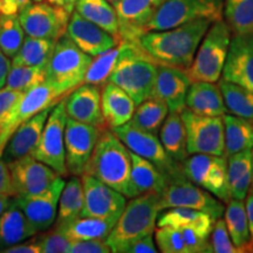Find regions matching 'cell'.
Listing matches in <instances>:
<instances>
[{
	"label": "cell",
	"instance_id": "603a6c76",
	"mask_svg": "<svg viewBox=\"0 0 253 253\" xmlns=\"http://www.w3.org/2000/svg\"><path fill=\"white\" fill-rule=\"evenodd\" d=\"M52 108L53 106H50L48 108L41 110L37 115L32 116L31 119L18 126L17 130L9 137L1 154V158L6 164L33 154L34 149L39 143L41 134H42Z\"/></svg>",
	"mask_w": 253,
	"mask_h": 253
},
{
	"label": "cell",
	"instance_id": "ee69618b",
	"mask_svg": "<svg viewBox=\"0 0 253 253\" xmlns=\"http://www.w3.org/2000/svg\"><path fill=\"white\" fill-rule=\"evenodd\" d=\"M34 237L39 243L41 253H69L72 240L56 227L42 231L41 235Z\"/></svg>",
	"mask_w": 253,
	"mask_h": 253
},
{
	"label": "cell",
	"instance_id": "4316f807",
	"mask_svg": "<svg viewBox=\"0 0 253 253\" xmlns=\"http://www.w3.org/2000/svg\"><path fill=\"white\" fill-rule=\"evenodd\" d=\"M185 106V108L199 115L223 116L226 114L223 94L216 82H191L186 94Z\"/></svg>",
	"mask_w": 253,
	"mask_h": 253
},
{
	"label": "cell",
	"instance_id": "7c38bea8",
	"mask_svg": "<svg viewBox=\"0 0 253 253\" xmlns=\"http://www.w3.org/2000/svg\"><path fill=\"white\" fill-rule=\"evenodd\" d=\"M66 102L61 100L50 110L40 141L32 156L52 168L60 176L67 175L65 153V129L67 123Z\"/></svg>",
	"mask_w": 253,
	"mask_h": 253
},
{
	"label": "cell",
	"instance_id": "d4e9b609",
	"mask_svg": "<svg viewBox=\"0 0 253 253\" xmlns=\"http://www.w3.org/2000/svg\"><path fill=\"white\" fill-rule=\"evenodd\" d=\"M101 109L107 128L113 129L130 121L136 109L134 100L113 82H106L101 91Z\"/></svg>",
	"mask_w": 253,
	"mask_h": 253
},
{
	"label": "cell",
	"instance_id": "30bf717a",
	"mask_svg": "<svg viewBox=\"0 0 253 253\" xmlns=\"http://www.w3.org/2000/svg\"><path fill=\"white\" fill-rule=\"evenodd\" d=\"M112 131L131 153L155 164L158 170L168 177L169 181L183 173L179 164L172 161L167 154L157 135L138 128L130 121L123 126L113 128Z\"/></svg>",
	"mask_w": 253,
	"mask_h": 253
},
{
	"label": "cell",
	"instance_id": "44dd1931",
	"mask_svg": "<svg viewBox=\"0 0 253 253\" xmlns=\"http://www.w3.org/2000/svg\"><path fill=\"white\" fill-rule=\"evenodd\" d=\"M66 34L82 52L93 58L107 52L120 42L115 37L87 20L77 11L71 14Z\"/></svg>",
	"mask_w": 253,
	"mask_h": 253
},
{
	"label": "cell",
	"instance_id": "d590c367",
	"mask_svg": "<svg viewBox=\"0 0 253 253\" xmlns=\"http://www.w3.org/2000/svg\"><path fill=\"white\" fill-rule=\"evenodd\" d=\"M84 209V185L81 177L73 176L66 182L60 195L54 226L60 227L81 217Z\"/></svg>",
	"mask_w": 253,
	"mask_h": 253
},
{
	"label": "cell",
	"instance_id": "db71d44e",
	"mask_svg": "<svg viewBox=\"0 0 253 253\" xmlns=\"http://www.w3.org/2000/svg\"><path fill=\"white\" fill-rule=\"evenodd\" d=\"M1 253H41V248L37 242L36 237H31L30 239L18 243L11 248L6 249Z\"/></svg>",
	"mask_w": 253,
	"mask_h": 253
},
{
	"label": "cell",
	"instance_id": "2e32d148",
	"mask_svg": "<svg viewBox=\"0 0 253 253\" xmlns=\"http://www.w3.org/2000/svg\"><path fill=\"white\" fill-rule=\"evenodd\" d=\"M84 209L81 217L119 219L126 205V197L95 177L82 173Z\"/></svg>",
	"mask_w": 253,
	"mask_h": 253
},
{
	"label": "cell",
	"instance_id": "f35d334b",
	"mask_svg": "<svg viewBox=\"0 0 253 253\" xmlns=\"http://www.w3.org/2000/svg\"><path fill=\"white\" fill-rule=\"evenodd\" d=\"M218 86L223 94L226 113L253 122V91L223 79Z\"/></svg>",
	"mask_w": 253,
	"mask_h": 253
},
{
	"label": "cell",
	"instance_id": "9f6ffc18",
	"mask_svg": "<svg viewBox=\"0 0 253 253\" xmlns=\"http://www.w3.org/2000/svg\"><path fill=\"white\" fill-rule=\"evenodd\" d=\"M12 68V60H9L7 55L0 48V89L5 87L7 80L8 73Z\"/></svg>",
	"mask_w": 253,
	"mask_h": 253
},
{
	"label": "cell",
	"instance_id": "cb8c5ba5",
	"mask_svg": "<svg viewBox=\"0 0 253 253\" xmlns=\"http://www.w3.org/2000/svg\"><path fill=\"white\" fill-rule=\"evenodd\" d=\"M191 84L185 71L170 66L158 65L156 81L151 96L163 100L169 112L181 113L185 108V99Z\"/></svg>",
	"mask_w": 253,
	"mask_h": 253
},
{
	"label": "cell",
	"instance_id": "4dcf8cb0",
	"mask_svg": "<svg viewBox=\"0 0 253 253\" xmlns=\"http://www.w3.org/2000/svg\"><path fill=\"white\" fill-rule=\"evenodd\" d=\"M75 11L87 20L97 25L116 39L120 38V24L116 9L108 0H78Z\"/></svg>",
	"mask_w": 253,
	"mask_h": 253
},
{
	"label": "cell",
	"instance_id": "1f68e13d",
	"mask_svg": "<svg viewBox=\"0 0 253 253\" xmlns=\"http://www.w3.org/2000/svg\"><path fill=\"white\" fill-rule=\"evenodd\" d=\"M225 157L253 149V122L232 114H224Z\"/></svg>",
	"mask_w": 253,
	"mask_h": 253
},
{
	"label": "cell",
	"instance_id": "60d3db41",
	"mask_svg": "<svg viewBox=\"0 0 253 253\" xmlns=\"http://www.w3.org/2000/svg\"><path fill=\"white\" fill-rule=\"evenodd\" d=\"M46 79L47 69L42 66H12L5 87L26 93L43 84Z\"/></svg>",
	"mask_w": 253,
	"mask_h": 253
},
{
	"label": "cell",
	"instance_id": "b9f144b4",
	"mask_svg": "<svg viewBox=\"0 0 253 253\" xmlns=\"http://www.w3.org/2000/svg\"><path fill=\"white\" fill-rule=\"evenodd\" d=\"M25 39V31L18 14H0V48L8 58H13Z\"/></svg>",
	"mask_w": 253,
	"mask_h": 253
},
{
	"label": "cell",
	"instance_id": "680465c9",
	"mask_svg": "<svg viewBox=\"0 0 253 253\" xmlns=\"http://www.w3.org/2000/svg\"><path fill=\"white\" fill-rule=\"evenodd\" d=\"M48 2L52 5H55V6H59V7L65 8L66 11L69 12V13H73L78 0H48Z\"/></svg>",
	"mask_w": 253,
	"mask_h": 253
},
{
	"label": "cell",
	"instance_id": "7a4b0ae2",
	"mask_svg": "<svg viewBox=\"0 0 253 253\" xmlns=\"http://www.w3.org/2000/svg\"><path fill=\"white\" fill-rule=\"evenodd\" d=\"M84 173L95 177L126 198L137 196L131 181L130 150L112 129L104 128L101 130Z\"/></svg>",
	"mask_w": 253,
	"mask_h": 253
},
{
	"label": "cell",
	"instance_id": "484cf974",
	"mask_svg": "<svg viewBox=\"0 0 253 253\" xmlns=\"http://www.w3.org/2000/svg\"><path fill=\"white\" fill-rule=\"evenodd\" d=\"M37 233L36 227L12 198L8 207L0 214V252L30 239Z\"/></svg>",
	"mask_w": 253,
	"mask_h": 253
},
{
	"label": "cell",
	"instance_id": "91938a15",
	"mask_svg": "<svg viewBox=\"0 0 253 253\" xmlns=\"http://www.w3.org/2000/svg\"><path fill=\"white\" fill-rule=\"evenodd\" d=\"M12 197L8 195H0V214L4 212V210L11 203Z\"/></svg>",
	"mask_w": 253,
	"mask_h": 253
},
{
	"label": "cell",
	"instance_id": "7dc6e473",
	"mask_svg": "<svg viewBox=\"0 0 253 253\" xmlns=\"http://www.w3.org/2000/svg\"><path fill=\"white\" fill-rule=\"evenodd\" d=\"M181 232L184 239L188 253H210L212 252L210 239L199 233L192 226L181 227Z\"/></svg>",
	"mask_w": 253,
	"mask_h": 253
},
{
	"label": "cell",
	"instance_id": "d6986e66",
	"mask_svg": "<svg viewBox=\"0 0 253 253\" xmlns=\"http://www.w3.org/2000/svg\"><path fill=\"white\" fill-rule=\"evenodd\" d=\"M221 79L253 91V33L232 34Z\"/></svg>",
	"mask_w": 253,
	"mask_h": 253
},
{
	"label": "cell",
	"instance_id": "83f0119b",
	"mask_svg": "<svg viewBox=\"0 0 253 253\" xmlns=\"http://www.w3.org/2000/svg\"><path fill=\"white\" fill-rule=\"evenodd\" d=\"M216 219L210 214L188 208H169L162 210L158 214L156 226L175 227L181 229L184 226H192L207 238H210Z\"/></svg>",
	"mask_w": 253,
	"mask_h": 253
},
{
	"label": "cell",
	"instance_id": "5b68a950",
	"mask_svg": "<svg viewBox=\"0 0 253 253\" xmlns=\"http://www.w3.org/2000/svg\"><path fill=\"white\" fill-rule=\"evenodd\" d=\"M158 65L132 42L110 74L109 80L122 88L138 106L153 95Z\"/></svg>",
	"mask_w": 253,
	"mask_h": 253
},
{
	"label": "cell",
	"instance_id": "9c48e42d",
	"mask_svg": "<svg viewBox=\"0 0 253 253\" xmlns=\"http://www.w3.org/2000/svg\"><path fill=\"white\" fill-rule=\"evenodd\" d=\"M186 178L216 196L223 203L230 201L227 160L209 154L189 155L179 164Z\"/></svg>",
	"mask_w": 253,
	"mask_h": 253
},
{
	"label": "cell",
	"instance_id": "3957f363",
	"mask_svg": "<svg viewBox=\"0 0 253 253\" xmlns=\"http://www.w3.org/2000/svg\"><path fill=\"white\" fill-rule=\"evenodd\" d=\"M161 196L143 194L130 198L125 210L106 238V243L114 253H123L134 240L153 233L156 229L158 214L162 212Z\"/></svg>",
	"mask_w": 253,
	"mask_h": 253
},
{
	"label": "cell",
	"instance_id": "277c9868",
	"mask_svg": "<svg viewBox=\"0 0 253 253\" xmlns=\"http://www.w3.org/2000/svg\"><path fill=\"white\" fill-rule=\"evenodd\" d=\"M232 38L229 25L224 19L211 24L201 43L186 74L191 82H218L223 74Z\"/></svg>",
	"mask_w": 253,
	"mask_h": 253
},
{
	"label": "cell",
	"instance_id": "f546056e",
	"mask_svg": "<svg viewBox=\"0 0 253 253\" xmlns=\"http://www.w3.org/2000/svg\"><path fill=\"white\" fill-rule=\"evenodd\" d=\"M160 141L172 161L181 164L189 156L186 131L181 113L169 112L160 130Z\"/></svg>",
	"mask_w": 253,
	"mask_h": 253
},
{
	"label": "cell",
	"instance_id": "f907efd6",
	"mask_svg": "<svg viewBox=\"0 0 253 253\" xmlns=\"http://www.w3.org/2000/svg\"><path fill=\"white\" fill-rule=\"evenodd\" d=\"M158 252L153 233L134 240L125 249L123 253H156Z\"/></svg>",
	"mask_w": 253,
	"mask_h": 253
},
{
	"label": "cell",
	"instance_id": "681fc988",
	"mask_svg": "<svg viewBox=\"0 0 253 253\" xmlns=\"http://www.w3.org/2000/svg\"><path fill=\"white\" fill-rule=\"evenodd\" d=\"M24 94L25 93H23V91L9 89L7 87L0 89V126L4 123L5 119L7 118L12 108L23 97Z\"/></svg>",
	"mask_w": 253,
	"mask_h": 253
},
{
	"label": "cell",
	"instance_id": "9a60e30c",
	"mask_svg": "<svg viewBox=\"0 0 253 253\" xmlns=\"http://www.w3.org/2000/svg\"><path fill=\"white\" fill-rule=\"evenodd\" d=\"M101 129L87 123L78 122L67 118L65 129L66 166L73 176H81L84 172Z\"/></svg>",
	"mask_w": 253,
	"mask_h": 253
},
{
	"label": "cell",
	"instance_id": "94428289",
	"mask_svg": "<svg viewBox=\"0 0 253 253\" xmlns=\"http://www.w3.org/2000/svg\"><path fill=\"white\" fill-rule=\"evenodd\" d=\"M251 189H253V149H252V186Z\"/></svg>",
	"mask_w": 253,
	"mask_h": 253
},
{
	"label": "cell",
	"instance_id": "836d02e7",
	"mask_svg": "<svg viewBox=\"0 0 253 253\" xmlns=\"http://www.w3.org/2000/svg\"><path fill=\"white\" fill-rule=\"evenodd\" d=\"M118 219L114 218H95V217H79L78 219L56 227L65 233L71 240H106Z\"/></svg>",
	"mask_w": 253,
	"mask_h": 253
},
{
	"label": "cell",
	"instance_id": "7bdbcfd3",
	"mask_svg": "<svg viewBox=\"0 0 253 253\" xmlns=\"http://www.w3.org/2000/svg\"><path fill=\"white\" fill-rule=\"evenodd\" d=\"M155 243L163 253H188L179 229L163 226L155 229Z\"/></svg>",
	"mask_w": 253,
	"mask_h": 253
},
{
	"label": "cell",
	"instance_id": "c3c4849f",
	"mask_svg": "<svg viewBox=\"0 0 253 253\" xmlns=\"http://www.w3.org/2000/svg\"><path fill=\"white\" fill-rule=\"evenodd\" d=\"M112 250L103 239L72 240L69 253H110Z\"/></svg>",
	"mask_w": 253,
	"mask_h": 253
},
{
	"label": "cell",
	"instance_id": "bcb514c9",
	"mask_svg": "<svg viewBox=\"0 0 253 253\" xmlns=\"http://www.w3.org/2000/svg\"><path fill=\"white\" fill-rule=\"evenodd\" d=\"M252 169V150H245L242 153L231 155L227 157V182L232 186L238 179Z\"/></svg>",
	"mask_w": 253,
	"mask_h": 253
},
{
	"label": "cell",
	"instance_id": "ac0fdd59",
	"mask_svg": "<svg viewBox=\"0 0 253 253\" xmlns=\"http://www.w3.org/2000/svg\"><path fill=\"white\" fill-rule=\"evenodd\" d=\"M65 179L58 176L47 190L34 196H14L13 201L24 211L38 232H42L54 225L60 195L65 188Z\"/></svg>",
	"mask_w": 253,
	"mask_h": 253
},
{
	"label": "cell",
	"instance_id": "be15d7a7",
	"mask_svg": "<svg viewBox=\"0 0 253 253\" xmlns=\"http://www.w3.org/2000/svg\"><path fill=\"white\" fill-rule=\"evenodd\" d=\"M34 1H42V0H34Z\"/></svg>",
	"mask_w": 253,
	"mask_h": 253
},
{
	"label": "cell",
	"instance_id": "7402d4cb",
	"mask_svg": "<svg viewBox=\"0 0 253 253\" xmlns=\"http://www.w3.org/2000/svg\"><path fill=\"white\" fill-rule=\"evenodd\" d=\"M66 113L69 119L95 126L101 130L107 128L101 109V90L90 84H80L66 97Z\"/></svg>",
	"mask_w": 253,
	"mask_h": 253
},
{
	"label": "cell",
	"instance_id": "6da1fadb",
	"mask_svg": "<svg viewBox=\"0 0 253 253\" xmlns=\"http://www.w3.org/2000/svg\"><path fill=\"white\" fill-rule=\"evenodd\" d=\"M212 21L198 19L163 31H149L135 41L157 65L186 71Z\"/></svg>",
	"mask_w": 253,
	"mask_h": 253
},
{
	"label": "cell",
	"instance_id": "f5cc1de1",
	"mask_svg": "<svg viewBox=\"0 0 253 253\" xmlns=\"http://www.w3.org/2000/svg\"><path fill=\"white\" fill-rule=\"evenodd\" d=\"M0 195H8L14 197L11 173H9L7 164L1 157H0Z\"/></svg>",
	"mask_w": 253,
	"mask_h": 253
},
{
	"label": "cell",
	"instance_id": "6125c7cd",
	"mask_svg": "<svg viewBox=\"0 0 253 253\" xmlns=\"http://www.w3.org/2000/svg\"><path fill=\"white\" fill-rule=\"evenodd\" d=\"M108 1L110 2V4H115V2H118V1H120V0H108Z\"/></svg>",
	"mask_w": 253,
	"mask_h": 253
},
{
	"label": "cell",
	"instance_id": "4fadbf2b",
	"mask_svg": "<svg viewBox=\"0 0 253 253\" xmlns=\"http://www.w3.org/2000/svg\"><path fill=\"white\" fill-rule=\"evenodd\" d=\"M71 14L65 8L49 2L36 1L18 14L25 34L56 41L66 33Z\"/></svg>",
	"mask_w": 253,
	"mask_h": 253
},
{
	"label": "cell",
	"instance_id": "f6af8a7d",
	"mask_svg": "<svg viewBox=\"0 0 253 253\" xmlns=\"http://www.w3.org/2000/svg\"><path fill=\"white\" fill-rule=\"evenodd\" d=\"M210 242L214 253H243L242 250L233 244L227 231L225 219L221 217L214 221Z\"/></svg>",
	"mask_w": 253,
	"mask_h": 253
},
{
	"label": "cell",
	"instance_id": "8fae6325",
	"mask_svg": "<svg viewBox=\"0 0 253 253\" xmlns=\"http://www.w3.org/2000/svg\"><path fill=\"white\" fill-rule=\"evenodd\" d=\"M162 209L188 208L210 214L214 219L224 216L225 205L216 196L195 184L184 173L170 179L166 191L161 195Z\"/></svg>",
	"mask_w": 253,
	"mask_h": 253
},
{
	"label": "cell",
	"instance_id": "ba28073f",
	"mask_svg": "<svg viewBox=\"0 0 253 253\" xmlns=\"http://www.w3.org/2000/svg\"><path fill=\"white\" fill-rule=\"evenodd\" d=\"M186 131L188 154L225 156L223 116L199 115L188 108L181 112Z\"/></svg>",
	"mask_w": 253,
	"mask_h": 253
},
{
	"label": "cell",
	"instance_id": "6f0895ef",
	"mask_svg": "<svg viewBox=\"0 0 253 253\" xmlns=\"http://www.w3.org/2000/svg\"><path fill=\"white\" fill-rule=\"evenodd\" d=\"M245 199H246V202H245L246 216H248L250 236H251V245L253 248V189L250 190Z\"/></svg>",
	"mask_w": 253,
	"mask_h": 253
},
{
	"label": "cell",
	"instance_id": "8d00e7d4",
	"mask_svg": "<svg viewBox=\"0 0 253 253\" xmlns=\"http://www.w3.org/2000/svg\"><path fill=\"white\" fill-rule=\"evenodd\" d=\"M168 114L169 108L166 102L156 96H150L136 106L130 122L145 131L158 135Z\"/></svg>",
	"mask_w": 253,
	"mask_h": 253
},
{
	"label": "cell",
	"instance_id": "52a82bcc",
	"mask_svg": "<svg viewBox=\"0 0 253 253\" xmlns=\"http://www.w3.org/2000/svg\"><path fill=\"white\" fill-rule=\"evenodd\" d=\"M198 19L212 23L224 19V0H166L145 26L144 33L169 30Z\"/></svg>",
	"mask_w": 253,
	"mask_h": 253
},
{
	"label": "cell",
	"instance_id": "11a10c76",
	"mask_svg": "<svg viewBox=\"0 0 253 253\" xmlns=\"http://www.w3.org/2000/svg\"><path fill=\"white\" fill-rule=\"evenodd\" d=\"M31 4V0H0V14H19Z\"/></svg>",
	"mask_w": 253,
	"mask_h": 253
},
{
	"label": "cell",
	"instance_id": "74e56055",
	"mask_svg": "<svg viewBox=\"0 0 253 253\" xmlns=\"http://www.w3.org/2000/svg\"><path fill=\"white\" fill-rule=\"evenodd\" d=\"M55 41L42 38H25L18 53L12 58V66H42L46 67L54 49Z\"/></svg>",
	"mask_w": 253,
	"mask_h": 253
},
{
	"label": "cell",
	"instance_id": "ffe728a7",
	"mask_svg": "<svg viewBox=\"0 0 253 253\" xmlns=\"http://www.w3.org/2000/svg\"><path fill=\"white\" fill-rule=\"evenodd\" d=\"M166 0H120L114 4L120 24L121 40L135 42Z\"/></svg>",
	"mask_w": 253,
	"mask_h": 253
},
{
	"label": "cell",
	"instance_id": "8992f818",
	"mask_svg": "<svg viewBox=\"0 0 253 253\" xmlns=\"http://www.w3.org/2000/svg\"><path fill=\"white\" fill-rule=\"evenodd\" d=\"M93 56L73 42L67 34H63L55 41L54 49L47 63V79L62 95L67 94L84 82Z\"/></svg>",
	"mask_w": 253,
	"mask_h": 253
},
{
	"label": "cell",
	"instance_id": "e0dca14e",
	"mask_svg": "<svg viewBox=\"0 0 253 253\" xmlns=\"http://www.w3.org/2000/svg\"><path fill=\"white\" fill-rule=\"evenodd\" d=\"M14 196H34L47 190L60 176L52 168L27 155L7 164Z\"/></svg>",
	"mask_w": 253,
	"mask_h": 253
},
{
	"label": "cell",
	"instance_id": "d6a6232c",
	"mask_svg": "<svg viewBox=\"0 0 253 253\" xmlns=\"http://www.w3.org/2000/svg\"><path fill=\"white\" fill-rule=\"evenodd\" d=\"M224 219L233 244L243 252H253L244 202L231 198L226 203Z\"/></svg>",
	"mask_w": 253,
	"mask_h": 253
},
{
	"label": "cell",
	"instance_id": "5bb4252c",
	"mask_svg": "<svg viewBox=\"0 0 253 253\" xmlns=\"http://www.w3.org/2000/svg\"><path fill=\"white\" fill-rule=\"evenodd\" d=\"M60 96H62V94L47 81L23 95L0 126V157L9 137L18 126L41 110L54 106L56 99Z\"/></svg>",
	"mask_w": 253,
	"mask_h": 253
},
{
	"label": "cell",
	"instance_id": "816d5d0a",
	"mask_svg": "<svg viewBox=\"0 0 253 253\" xmlns=\"http://www.w3.org/2000/svg\"><path fill=\"white\" fill-rule=\"evenodd\" d=\"M252 186V169L245 172L232 186H230V198L244 201Z\"/></svg>",
	"mask_w": 253,
	"mask_h": 253
},
{
	"label": "cell",
	"instance_id": "f1b7e54d",
	"mask_svg": "<svg viewBox=\"0 0 253 253\" xmlns=\"http://www.w3.org/2000/svg\"><path fill=\"white\" fill-rule=\"evenodd\" d=\"M131 181L136 195L143 194L162 195L169 185V179L158 170V168L145 158L130 151Z\"/></svg>",
	"mask_w": 253,
	"mask_h": 253
},
{
	"label": "cell",
	"instance_id": "ab89813d",
	"mask_svg": "<svg viewBox=\"0 0 253 253\" xmlns=\"http://www.w3.org/2000/svg\"><path fill=\"white\" fill-rule=\"evenodd\" d=\"M224 20L232 34L253 33V0H224Z\"/></svg>",
	"mask_w": 253,
	"mask_h": 253
},
{
	"label": "cell",
	"instance_id": "e575fe53",
	"mask_svg": "<svg viewBox=\"0 0 253 253\" xmlns=\"http://www.w3.org/2000/svg\"><path fill=\"white\" fill-rule=\"evenodd\" d=\"M131 45V41L122 40L115 47L107 50V52L94 56L93 61L88 67L86 77H84V84H90L101 87L106 82H108L114 68L116 67L120 60L122 59V56L126 55V53L128 52Z\"/></svg>",
	"mask_w": 253,
	"mask_h": 253
}]
</instances>
